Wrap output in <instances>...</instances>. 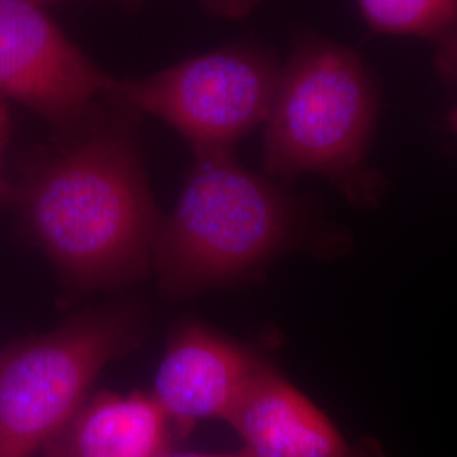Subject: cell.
<instances>
[{"instance_id": "obj_1", "label": "cell", "mask_w": 457, "mask_h": 457, "mask_svg": "<svg viewBox=\"0 0 457 457\" xmlns=\"http://www.w3.org/2000/svg\"><path fill=\"white\" fill-rule=\"evenodd\" d=\"M137 115L111 100L36 156L21 183L22 224L73 294L124 288L153 271L163 215L149 188Z\"/></svg>"}, {"instance_id": "obj_2", "label": "cell", "mask_w": 457, "mask_h": 457, "mask_svg": "<svg viewBox=\"0 0 457 457\" xmlns=\"http://www.w3.org/2000/svg\"><path fill=\"white\" fill-rule=\"evenodd\" d=\"M302 211L279 181L239 163L234 153L196 154L153 251L160 292L185 300L260 277L292 249Z\"/></svg>"}, {"instance_id": "obj_3", "label": "cell", "mask_w": 457, "mask_h": 457, "mask_svg": "<svg viewBox=\"0 0 457 457\" xmlns=\"http://www.w3.org/2000/svg\"><path fill=\"white\" fill-rule=\"evenodd\" d=\"M378 104L375 79L356 51L319 34L298 36L264 122V175L279 183L326 177L354 205H375L381 183L368 151Z\"/></svg>"}, {"instance_id": "obj_4", "label": "cell", "mask_w": 457, "mask_h": 457, "mask_svg": "<svg viewBox=\"0 0 457 457\" xmlns=\"http://www.w3.org/2000/svg\"><path fill=\"white\" fill-rule=\"evenodd\" d=\"M145 317L129 302L82 312L0 353V457L39 456L90 396L98 375L141 341Z\"/></svg>"}, {"instance_id": "obj_5", "label": "cell", "mask_w": 457, "mask_h": 457, "mask_svg": "<svg viewBox=\"0 0 457 457\" xmlns=\"http://www.w3.org/2000/svg\"><path fill=\"white\" fill-rule=\"evenodd\" d=\"M281 66L258 45L239 43L183 60L143 79H115L109 98L162 119L194 154L234 153L266 122Z\"/></svg>"}, {"instance_id": "obj_6", "label": "cell", "mask_w": 457, "mask_h": 457, "mask_svg": "<svg viewBox=\"0 0 457 457\" xmlns=\"http://www.w3.org/2000/svg\"><path fill=\"white\" fill-rule=\"evenodd\" d=\"M115 79L79 48L45 7L0 0V100H14L63 136L109 102Z\"/></svg>"}, {"instance_id": "obj_7", "label": "cell", "mask_w": 457, "mask_h": 457, "mask_svg": "<svg viewBox=\"0 0 457 457\" xmlns=\"http://www.w3.org/2000/svg\"><path fill=\"white\" fill-rule=\"evenodd\" d=\"M264 361L200 320L171 332L149 393L179 437L196 424L228 422Z\"/></svg>"}, {"instance_id": "obj_8", "label": "cell", "mask_w": 457, "mask_h": 457, "mask_svg": "<svg viewBox=\"0 0 457 457\" xmlns=\"http://www.w3.org/2000/svg\"><path fill=\"white\" fill-rule=\"evenodd\" d=\"M228 424L247 457H371L349 445L326 413L266 361Z\"/></svg>"}, {"instance_id": "obj_9", "label": "cell", "mask_w": 457, "mask_h": 457, "mask_svg": "<svg viewBox=\"0 0 457 457\" xmlns=\"http://www.w3.org/2000/svg\"><path fill=\"white\" fill-rule=\"evenodd\" d=\"M177 437L149 393L100 392L87 398L39 457H163Z\"/></svg>"}, {"instance_id": "obj_10", "label": "cell", "mask_w": 457, "mask_h": 457, "mask_svg": "<svg viewBox=\"0 0 457 457\" xmlns=\"http://www.w3.org/2000/svg\"><path fill=\"white\" fill-rule=\"evenodd\" d=\"M356 9L375 33L430 43L437 73L457 87V0H362Z\"/></svg>"}, {"instance_id": "obj_11", "label": "cell", "mask_w": 457, "mask_h": 457, "mask_svg": "<svg viewBox=\"0 0 457 457\" xmlns=\"http://www.w3.org/2000/svg\"><path fill=\"white\" fill-rule=\"evenodd\" d=\"M7 129H9V124H7V111H5V105L4 102L0 100V151L2 146L7 139Z\"/></svg>"}, {"instance_id": "obj_12", "label": "cell", "mask_w": 457, "mask_h": 457, "mask_svg": "<svg viewBox=\"0 0 457 457\" xmlns=\"http://www.w3.org/2000/svg\"><path fill=\"white\" fill-rule=\"evenodd\" d=\"M163 457H247L245 453L241 451L239 454H224V456H209V454H166Z\"/></svg>"}, {"instance_id": "obj_13", "label": "cell", "mask_w": 457, "mask_h": 457, "mask_svg": "<svg viewBox=\"0 0 457 457\" xmlns=\"http://www.w3.org/2000/svg\"><path fill=\"white\" fill-rule=\"evenodd\" d=\"M447 124L451 128V131L456 132L457 134V105L453 109V112L447 117Z\"/></svg>"}]
</instances>
